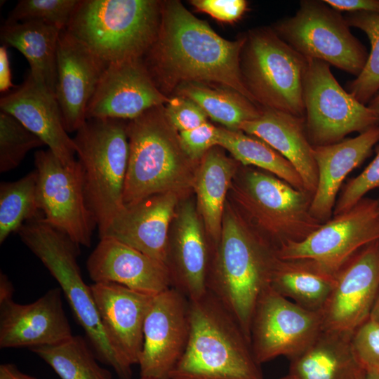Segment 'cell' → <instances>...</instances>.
<instances>
[{"label":"cell","instance_id":"cell-51","mask_svg":"<svg viewBox=\"0 0 379 379\" xmlns=\"http://www.w3.org/2000/svg\"><path fill=\"white\" fill-rule=\"evenodd\" d=\"M377 202H378V210H379V197H378V199H377Z\"/></svg>","mask_w":379,"mask_h":379},{"label":"cell","instance_id":"cell-49","mask_svg":"<svg viewBox=\"0 0 379 379\" xmlns=\"http://www.w3.org/2000/svg\"><path fill=\"white\" fill-rule=\"evenodd\" d=\"M366 379H379V373H367Z\"/></svg>","mask_w":379,"mask_h":379},{"label":"cell","instance_id":"cell-40","mask_svg":"<svg viewBox=\"0 0 379 379\" xmlns=\"http://www.w3.org/2000/svg\"><path fill=\"white\" fill-rule=\"evenodd\" d=\"M164 108L170 124L178 132L195 128L208 122L207 115L192 100L178 95L168 99Z\"/></svg>","mask_w":379,"mask_h":379},{"label":"cell","instance_id":"cell-28","mask_svg":"<svg viewBox=\"0 0 379 379\" xmlns=\"http://www.w3.org/2000/svg\"><path fill=\"white\" fill-rule=\"evenodd\" d=\"M239 164L214 147L202 157L197 168L193 186L197 208L214 248L221 234L226 196Z\"/></svg>","mask_w":379,"mask_h":379},{"label":"cell","instance_id":"cell-34","mask_svg":"<svg viewBox=\"0 0 379 379\" xmlns=\"http://www.w3.org/2000/svg\"><path fill=\"white\" fill-rule=\"evenodd\" d=\"M36 185L35 169L16 181L1 182V244L26 222L42 215L38 206Z\"/></svg>","mask_w":379,"mask_h":379},{"label":"cell","instance_id":"cell-29","mask_svg":"<svg viewBox=\"0 0 379 379\" xmlns=\"http://www.w3.org/2000/svg\"><path fill=\"white\" fill-rule=\"evenodd\" d=\"M62 31L41 21L12 22L1 27L3 45L18 49L27 60L29 74L55 94L57 83V50Z\"/></svg>","mask_w":379,"mask_h":379},{"label":"cell","instance_id":"cell-35","mask_svg":"<svg viewBox=\"0 0 379 379\" xmlns=\"http://www.w3.org/2000/svg\"><path fill=\"white\" fill-rule=\"evenodd\" d=\"M345 20L350 27L362 30L371 43V53L362 71L347 86V92L358 101L368 104L379 91V13H352Z\"/></svg>","mask_w":379,"mask_h":379},{"label":"cell","instance_id":"cell-19","mask_svg":"<svg viewBox=\"0 0 379 379\" xmlns=\"http://www.w3.org/2000/svg\"><path fill=\"white\" fill-rule=\"evenodd\" d=\"M72 335L60 288L48 290L29 304L0 301L1 348L53 345Z\"/></svg>","mask_w":379,"mask_h":379},{"label":"cell","instance_id":"cell-45","mask_svg":"<svg viewBox=\"0 0 379 379\" xmlns=\"http://www.w3.org/2000/svg\"><path fill=\"white\" fill-rule=\"evenodd\" d=\"M0 379H38L20 371L13 364L0 365Z\"/></svg>","mask_w":379,"mask_h":379},{"label":"cell","instance_id":"cell-25","mask_svg":"<svg viewBox=\"0 0 379 379\" xmlns=\"http://www.w3.org/2000/svg\"><path fill=\"white\" fill-rule=\"evenodd\" d=\"M379 141V126L338 142L314 147L318 181L310 213L321 222L331 219L336 196L347 175L360 165Z\"/></svg>","mask_w":379,"mask_h":379},{"label":"cell","instance_id":"cell-42","mask_svg":"<svg viewBox=\"0 0 379 379\" xmlns=\"http://www.w3.org/2000/svg\"><path fill=\"white\" fill-rule=\"evenodd\" d=\"M191 4L199 11L226 22L239 19L247 8L244 0H193Z\"/></svg>","mask_w":379,"mask_h":379},{"label":"cell","instance_id":"cell-48","mask_svg":"<svg viewBox=\"0 0 379 379\" xmlns=\"http://www.w3.org/2000/svg\"><path fill=\"white\" fill-rule=\"evenodd\" d=\"M369 317L379 322V293Z\"/></svg>","mask_w":379,"mask_h":379},{"label":"cell","instance_id":"cell-23","mask_svg":"<svg viewBox=\"0 0 379 379\" xmlns=\"http://www.w3.org/2000/svg\"><path fill=\"white\" fill-rule=\"evenodd\" d=\"M94 283H114L149 295L172 287L166 265L109 237L100 239L86 261Z\"/></svg>","mask_w":379,"mask_h":379},{"label":"cell","instance_id":"cell-24","mask_svg":"<svg viewBox=\"0 0 379 379\" xmlns=\"http://www.w3.org/2000/svg\"><path fill=\"white\" fill-rule=\"evenodd\" d=\"M181 197L160 193L125 206L100 239H114L167 265L170 229Z\"/></svg>","mask_w":379,"mask_h":379},{"label":"cell","instance_id":"cell-2","mask_svg":"<svg viewBox=\"0 0 379 379\" xmlns=\"http://www.w3.org/2000/svg\"><path fill=\"white\" fill-rule=\"evenodd\" d=\"M276 252L238 211L225 204L207 288L232 314L250 342L254 308L261 292L270 285Z\"/></svg>","mask_w":379,"mask_h":379},{"label":"cell","instance_id":"cell-33","mask_svg":"<svg viewBox=\"0 0 379 379\" xmlns=\"http://www.w3.org/2000/svg\"><path fill=\"white\" fill-rule=\"evenodd\" d=\"M39 356L61 379H112V375L97 362V357L80 335L53 345L29 349Z\"/></svg>","mask_w":379,"mask_h":379},{"label":"cell","instance_id":"cell-11","mask_svg":"<svg viewBox=\"0 0 379 379\" xmlns=\"http://www.w3.org/2000/svg\"><path fill=\"white\" fill-rule=\"evenodd\" d=\"M305 128L313 147L338 142L378 126L379 117L340 86L330 65L307 59L303 80Z\"/></svg>","mask_w":379,"mask_h":379},{"label":"cell","instance_id":"cell-17","mask_svg":"<svg viewBox=\"0 0 379 379\" xmlns=\"http://www.w3.org/2000/svg\"><path fill=\"white\" fill-rule=\"evenodd\" d=\"M168 99L142 58L107 64L86 109V119L133 120Z\"/></svg>","mask_w":379,"mask_h":379},{"label":"cell","instance_id":"cell-46","mask_svg":"<svg viewBox=\"0 0 379 379\" xmlns=\"http://www.w3.org/2000/svg\"><path fill=\"white\" fill-rule=\"evenodd\" d=\"M14 288L8 277L1 273L0 274V301L13 299Z\"/></svg>","mask_w":379,"mask_h":379},{"label":"cell","instance_id":"cell-22","mask_svg":"<svg viewBox=\"0 0 379 379\" xmlns=\"http://www.w3.org/2000/svg\"><path fill=\"white\" fill-rule=\"evenodd\" d=\"M90 286L112 346L128 366L138 364L144 323L154 296L114 283H94Z\"/></svg>","mask_w":379,"mask_h":379},{"label":"cell","instance_id":"cell-14","mask_svg":"<svg viewBox=\"0 0 379 379\" xmlns=\"http://www.w3.org/2000/svg\"><path fill=\"white\" fill-rule=\"evenodd\" d=\"M321 331L320 312L303 308L268 285L253 313L252 351L260 365L279 356L291 359L308 347Z\"/></svg>","mask_w":379,"mask_h":379},{"label":"cell","instance_id":"cell-13","mask_svg":"<svg viewBox=\"0 0 379 379\" xmlns=\"http://www.w3.org/2000/svg\"><path fill=\"white\" fill-rule=\"evenodd\" d=\"M379 240L377 200L363 198L353 208L334 215L302 241L277 251L282 260L307 259L337 273L358 251Z\"/></svg>","mask_w":379,"mask_h":379},{"label":"cell","instance_id":"cell-12","mask_svg":"<svg viewBox=\"0 0 379 379\" xmlns=\"http://www.w3.org/2000/svg\"><path fill=\"white\" fill-rule=\"evenodd\" d=\"M34 164L43 219L77 246L89 247L97 224L87 203L79 162L76 168H68L48 149L35 152Z\"/></svg>","mask_w":379,"mask_h":379},{"label":"cell","instance_id":"cell-15","mask_svg":"<svg viewBox=\"0 0 379 379\" xmlns=\"http://www.w3.org/2000/svg\"><path fill=\"white\" fill-rule=\"evenodd\" d=\"M190 331L189 299L173 287L154 295L144 323L140 378L171 379L186 349Z\"/></svg>","mask_w":379,"mask_h":379},{"label":"cell","instance_id":"cell-50","mask_svg":"<svg viewBox=\"0 0 379 379\" xmlns=\"http://www.w3.org/2000/svg\"><path fill=\"white\" fill-rule=\"evenodd\" d=\"M281 379H297L295 377H294L293 375H291L288 373V375H287L286 376L281 378Z\"/></svg>","mask_w":379,"mask_h":379},{"label":"cell","instance_id":"cell-18","mask_svg":"<svg viewBox=\"0 0 379 379\" xmlns=\"http://www.w3.org/2000/svg\"><path fill=\"white\" fill-rule=\"evenodd\" d=\"M169 233L167 267L172 287L190 300L208 291L207 281L212 259L207 234L192 201L180 202Z\"/></svg>","mask_w":379,"mask_h":379},{"label":"cell","instance_id":"cell-3","mask_svg":"<svg viewBox=\"0 0 379 379\" xmlns=\"http://www.w3.org/2000/svg\"><path fill=\"white\" fill-rule=\"evenodd\" d=\"M190 319L187 345L171 379H265L250 340L210 291L190 300Z\"/></svg>","mask_w":379,"mask_h":379},{"label":"cell","instance_id":"cell-47","mask_svg":"<svg viewBox=\"0 0 379 379\" xmlns=\"http://www.w3.org/2000/svg\"><path fill=\"white\" fill-rule=\"evenodd\" d=\"M368 107L379 117V91L369 102Z\"/></svg>","mask_w":379,"mask_h":379},{"label":"cell","instance_id":"cell-41","mask_svg":"<svg viewBox=\"0 0 379 379\" xmlns=\"http://www.w3.org/2000/svg\"><path fill=\"white\" fill-rule=\"evenodd\" d=\"M178 133L184 152L196 162H199L208 150L218 145L219 128L209 122Z\"/></svg>","mask_w":379,"mask_h":379},{"label":"cell","instance_id":"cell-4","mask_svg":"<svg viewBox=\"0 0 379 379\" xmlns=\"http://www.w3.org/2000/svg\"><path fill=\"white\" fill-rule=\"evenodd\" d=\"M164 108H152L128 124L124 206L160 193L182 196L193 188L199 162L184 152L179 133L168 121Z\"/></svg>","mask_w":379,"mask_h":379},{"label":"cell","instance_id":"cell-20","mask_svg":"<svg viewBox=\"0 0 379 379\" xmlns=\"http://www.w3.org/2000/svg\"><path fill=\"white\" fill-rule=\"evenodd\" d=\"M0 108L39 138L65 166H78L55 95L42 81L29 73L22 84L1 98Z\"/></svg>","mask_w":379,"mask_h":379},{"label":"cell","instance_id":"cell-1","mask_svg":"<svg viewBox=\"0 0 379 379\" xmlns=\"http://www.w3.org/2000/svg\"><path fill=\"white\" fill-rule=\"evenodd\" d=\"M246 36L229 41L177 1L161 5L157 38L146 64L153 79L167 86L180 82L218 84L259 105L244 82L241 54Z\"/></svg>","mask_w":379,"mask_h":379},{"label":"cell","instance_id":"cell-43","mask_svg":"<svg viewBox=\"0 0 379 379\" xmlns=\"http://www.w3.org/2000/svg\"><path fill=\"white\" fill-rule=\"evenodd\" d=\"M326 4L338 11L352 13L370 12L379 13L378 0H324Z\"/></svg>","mask_w":379,"mask_h":379},{"label":"cell","instance_id":"cell-26","mask_svg":"<svg viewBox=\"0 0 379 379\" xmlns=\"http://www.w3.org/2000/svg\"><path fill=\"white\" fill-rule=\"evenodd\" d=\"M240 131L268 144L287 159L300 175L304 189L312 194L318 181L314 147L305 128V118L262 107L260 115L244 122Z\"/></svg>","mask_w":379,"mask_h":379},{"label":"cell","instance_id":"cell-9","mask_svg":"<svg viewBox=\"0 0 379 379\" xmlns=\"http://www.w3.org/2000/svg\"><path fill=\"white\" fill-rule=\"evenodd\" d=\"M307 59L274 29L251 32L241 54L246 87L262 107L305 118L303 80Z\"/></svg>","mask_w":379,"mask_h":379},{"label":"cell","instance_id":"cell-30","mask_svg":"<svg viewBox=\"0 0 379 379\" xmlns=\"http://www.w3.org/2000/svg\"><path fill=\"white\" fill-rule=\"evenodd\" d=\"M336 274L310 260L277 258L270 286L303 308L321 312L333 288Z\"/></svg>","mask_w":379,"mask_h":379},{"label":"cell","instance_id":"cell-37","mask_svg":"<svg viewBox=\"0 0 379 379\" xmlns=\"http://www.w3.org/2000/svg\"><path fill=\"white\" fill-rule=\"evenodd\" d=\"M80 0H20L6 21H41L61 31L67 29Z\"/></svg>","mask_w":379,"mask_h":379},{"label":"cell","instance_id":"cell-5","mask_svg":"<svg viewBox=\"0 0 379 379\" xmlns=\"http://www.w3.org/2000/svg\"><path fill=\"white\" fill-rule=\"evenodd\" d=\"M161 4L154 0H82L66 30L107 64L142 58L155 42Z\"/></svg>","mask_w":379,"mask_h":379},{"label":"cell","instance_id":"cell-16","mask_svg":"<svg viewBox=\"0 0 379 379\" xmlns=\"http://www.w3.org/2000/svg\"><path fill=\"white\" fill-rule=\"evenodd\" d=\"M379 293V240L358 251L337 272L321 314L322 330L353 333L367 320Z\"/></svg>","mask_w":379,"mask_h":379},{"label":"cell","instance_id":"cell-36","mask_svg":"<svg viewBox=\"0 0 379 379\" xmlns=\"http://www.w3.org/2000/svg\"><path fill=\"white\" fill-rule=\"evenodd\" d=\"M45 145L11 114L0 111V172L10 171L30 150Z\"/></svg>","mask_w":379,"mask_h":379},{"label":"cell","instance_id":"cell-21","mask_svg":"<svg viewBox=\"0 0 379 379\" xmlns=\"http://www.w3.org/2000/svg\"><path fill=\"white\" fill-rule=\"evenodd\" d=\"M107 65L66 29L60 32L55 95L67 133L86 121L87 106Z\"/></svg>","mask_w":379,"mask_h":379},{"label":"cell","instance_id":"cell-32","mask_svg":"<svg viewBox=\"0 0 379 379\" xmlns=\"http://www.w3.org/2000/svg\"><path fill=\"white\" fill-rule=\"evenodd\" d=\"M244 166H253L270 173L293 187L305 190L293 165L263 140L242 131L219 128L218 145Z\"/></svg>","mask_w":379,"mask_h":379},{"label":"cell","instance_id":"cell-38","mask_svg":"<svg viewBox=\"0 0 379 379\" xmlns=\"http://www.w3.org/2000/svg\"><path fill=\"white\" fill-rule=\"evenodd\" d=\"M352 351L367 373H379V322L369 317L352 333Z\"/></svg>","mask_w":379,"mask_h":379},{"label":"cell","instance_id":"cell-6","mask_svg":"<svg viewBox=\"0 0 379 379\" xmlns=\"http://www.w3.org/2000/svg\"><path fill=\"white\" fill-rule=\"evenodd\" d=\"M22 241L41 261L60 285L78 324L99 361L119 379H131L132 368L117 353L103 329L91 289L77 262L79 246L39 216L18 230Z\"/></svg>","mask_w":379,"mask_h":379},{"label":"cell","instance_id":"cell-52","mask_svg":"<svg viewBox=\"0 0 379 379\" xmlns=\"http://www.w3.org/2000/svg\"><path fill=\"white\" fill-rule=\"evenodd\" d=\"M140 379H146V378H140Z\"/></svg>","mask_w":379,"mask_h":379},{"label":"cell","instance_id":"cell-39","mask_svg":"<svg viewBox=\"0 0 379 379\" xmlns=\"http://www.w3.org/2000/svg\"><path fill=\"white\" fill-rule=\"evenodd\" d=\"M377 187H379V149L367 167L345 185L336 201L333 215L349 211L369 191Z\"/></svg>","mask_w":379,"mask_h":379},{"label":"cell","instance_id":"cell-27","mask_svg":"<svg viewBox=\"0 0 379 379\" xmlns=\"http://www.w3.org/2000/svg\"><path fill=\"white\" fill-rule=\"evenodd\" d=\"M352 333L322 330L299 354L290 359L297 379H366L367 372L351 346Z\"/></svg>","mask_w":379,"mask_h":379},{"label":"cell","instance_id":"cell-44","mask_svg":"<svg viewBox=\"0 0 379 379\" xmlns=\"http://www.w3.org/2000/svg\"><path fill=\"white\" fill-rule=\"evenodd\" d=\"M14 86L11 82V73L7 46L0 47V91L9 92ZM15 87V86H14Z\"/></svg>","mask_w":379,"mask_h":379},{"label":"cell","instance_id":"cell-10","mask_svg":"<svg viewBox=\"0 0 379 379\" xmlns=\"http://www.w3.org/2000/svg\"><path fill=\"white\" fill-rule=\"evenodd\" d=\"M274 30L305 58L324 61L356 77L368 56L345 18L324 1H301L296 13L277 22Z\"/></svg>","mask_w":379,"mask_h":379},{"label":"cell","instance_id":"cell-7","mask_svg":"<svg viewBox=\"0 0 379 379\" xmlns=\"http://www.w3.org/2000/svg\"><path fill=\"white\" fill-rule=\"evenodd\" d=\"M244 167L230 187L238 212L276 251L303 240L324 223L310 213L312 194L270 173Z\"/></svg>","mask_w":379,"mask_h":379},{"label":"cell","instance_id":"cell-31","mask_svg":"<svg viewBox=\"0 0 379 379\" xmlns=\"http://www.w3.org/2000/svg\"><path fill=\"white\" fill-rule=\"evenodd\" d=\"M178 87V95L192 100L207 117L229 130H240L244 122L258 118L262 112L261 106L227 88H215L197 83H185Z\"/></svg>","mask_w":379,"mask_h":379},{"label":"cell","instance_id":"cell-8","mask_svg":"<svg viewBox=\"0 0 379 379\" xmlns=\"http://www.w3.org/2000/svg\"><path fill=\"white\" fill-rule=\"evenodd\" d=\"M125 120L89 119L73 139L88 205L101 238L124 209L129 143Z\"/></svg>","mask_w":379,"mask_h":379}]
</instances>
